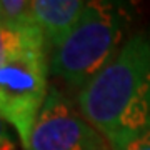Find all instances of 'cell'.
<instances>
[{"mask_svg": "<svg viewBox=\"0 0 150 150\" xmlns=\"http://www.w3.org/2000/svg\"><path fill=\"white\" fill-rule=\"evenodd\" d=\"M88 2L82 0H32L33 18L48 45L60 47L74 32Z\"/></svg>", "mask_w": 150, "mask_h": 150, "instance_id": "obj_5", "label": "cell"}, {"mask_svg": "<svg viewBox=\"0 0 150 150\" xmlns=\"http://www.w3.org/2000/svg\"><path fill=\"white\" fill-rule=\"evenodd\" d=\"M0 18H4L7 23L25 27L33 25V10L32 2L28 0H0Z\"/></svg>", "mask_w": 150, "mask_h": 150, "instance_id": "obj_7", "label": "cell"}, {"mask_svg": "<svg viewBox=\"0 0 150 150\" xmlns=\"http://www.w3.org/2000/svg\"><path fill=\"white\" fill-rule=\"evenodd\" d=\"M120 150H150V129L144 130L142 134L134 137L129 144H125Z\"/></svg>", "mask_w": 150, "mask_h": 150, "instance_id": "obj_8", "label": "cell"}, {"mask_svg": "<svg viewBox=\"0 0 150 150\" xmlns=\"http://www.w3.org/2000/svg\"><path fill=\"white\" fill-rule=\"evenodd\" d=\"M7 125L8 123L0 117V150H15V140Z\"/></svg>", "mask_w": 150, "mask_h": 150, "instance_id": "obj_9", "label": "cell"}, {"mask_svg": "<svg viewBox=\"0 0 150 150\" xmlns=\"http://www.w3.org/2000/svg\"><path fill=\"white\" fill-rule=\"evenodd\" d=\"M47 47L45 35L37 23L17 27L0 18V67L28 48Z\"/></svg>", "mask_w": 150, "mask_h": 150, "instance_id": "obj_6", "label": "cell"}, {"mask_svg": "<svg viewBox=\"0 0 150 150\" xmlns=\"http://www.w3.org/2000/svg\"><path fill=\"white\" fill-rule=\"evenodd\" d=\"M129 17L122 5L88 2L87 8L60 47L54 48L50 74L80 92L118 54L125 40Z\"/></svg>", "mask_w": 150, "mask_h": 150, "instance_id": "obj_2", "label": "cell"}, {"mask_svg": "<svg viewBox=\"0 0 150 150\" xmlns=\"http://www.w3.org/2000/svg\"><path fill=\"white\" fill-rule=\"evenodd\" d=\"M47 93L45 47L28 48L0 67V117L15 129L23 150Z\"/></svg>", "mask_w": 150, "mask_h": 150, "instance_id": "obj_3", "label": "cell"}, {"mask_svg": "<svg viewBox=\"0 0 150 150\" xmlns=\"http://www.w3.org/2000/svg\"><path fill=\"white\" fill-rule=\"evenodd\" d=\"M77 107L112 150L150 129V32L127 38L110 64L79 92Z\"/></svg>", "mask_w": 150, "mask_h": 150, "instance_id": "obj_1", "label": "cell"}, {"mask_svg": "<svg viewBox=\"0 0 150 150\" xmlns=\"http://www.w3.org/2000/svg\"><path fill=\"white\" fill-rule=\"evenodd\" d=\"M28 150H112V147L64 92L48 87Z\"/></svg>", "mask_w": 150, "mask_h": 150, "instance_id": "obj_4", "label": "cell"}]
</instances>
